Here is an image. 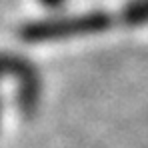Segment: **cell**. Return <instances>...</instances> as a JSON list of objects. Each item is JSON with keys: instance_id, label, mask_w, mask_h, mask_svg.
<instances>
[{"instance_id": "6da1fadb", "label": "cell", "mask_w": 148, "mask_h": 148, "mask_svg": "<svg viewBox=\"0 0 148 148\" xmlns=\"http://www.w3.org/2000/svg\"><path fill=\"white\" fill-rule=\"evenodd\" d=\"M116 24H120L118 14H108L104 10H92V12H82V14L50 16V18H42V20L24 22L18 28V36L24 42L40 44V42L66 40V38H74V36L100 34Z\"/></svg>"}, {"instance_id": "7a4b0ae2", "label": "cell", "mask_w": 148, "mask_h": 148, "mask_svg": "<svg viewBox=\"0 0 148 148\" xmlns=\"http://www.w3.org/2000/svg\"><path fill=\"white\" fill-rule=\"evenodd\" d=\"M12 76L18 82V108L24 116H32L40 104L42 80L30 60L18 54H0V78Z\"/></svg>"}, {"instance_id": "3957f363", "label": "cell", "mask_w": 148, "mask_h": 148, "mask_svg": "<svg viewBox=\"0 0 148 148\" xmlns=\"http://www.w3.org/2000/svg\"><path fill=\"white\" fill-rule=\"evenodd\" d=\"M120 26L128 28H138L148 24V0H130L124 4L122 10L118 12Z\"/></svg>"}, {"instance_id": "277c9868", "label": "cell", "mask_w": 148, "mask_h": 148, "mask_svg": "<svg viewBox=\"0 0 148 148\" xmlns=\"http://www.w3.org/2000/svg\"><path fill=\"white\" fill-rule=\"evenodd\" d=\"M40 4H44L46 8H52V10H56V8L64 6V4H66V0H40Z\"/></svg>"}, {"instance_id": "5b68a950", "label": "cell", "mask_w": 148, "mask_h": 148, "mask_svg": "<svg viewBox=\"0 0 148 148\" xmlns=\"http://www.w3.org/2000/svg\"><path fill=\"white\" fill-rule=\"evenodd\" d=\"M0 112H2V106H0Z\"/></svg>"}]
</instances>
